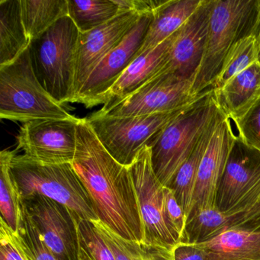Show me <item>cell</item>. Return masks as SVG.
Returning <instances> with one entry per match:
<instances>
[{
	"mask_svg": "<svg viewBox=\"0 0 260 260\" xmlns=\"http://www.w3.org/2000/svg\"><path fill=\"white\" fill-rule=\"evenodd\" d=\"M76 119H36L24 123L17 150L31 160L48 165L72 164L77 150Z\"/></svg>",
	"mask_w": 260,
	"mask_h": 260,
	"instance_id": "cell-11",
	"label": "cell"
},
{
	"mask_svg": "<svg viewBox=\"0 0 260 260\" xmlns=\"http://www.w3.org/2000/svg\"><path fill=\"white\" fill-rule=\"evenodd\" d=\"M194 80L169 74L153 79L135 93L101 115L115 117L141 116L183 109L202 95L193 94ZM209 92V91H208Z\"/></svg>",
	"mask_w": 260,
	"mask_h": 260,
	"instance_id": "cell-13",
	"label": "cell"
},
{
	"mask_svg": "<svg viewBox=\"0 0 260 260\" xmlns=\"http://www.w3.org/2000/svg\"><path fill=\"white\" fill-rule=\"evenodd\" d=\"M21 205L57 260H80V218L69 208L42 194L22 199Z\"/></svg>",
	"mask_w": 260,
	"mask_h": 260,
	"instance_id": "cell-9",
	"label": "cell"
},
{
	"mask_svg": "<svg viewBox=\"0 0 260 260\" xmlns=\"http://www.w3.org/2000/svg\"><path fill=\"white\" fill-rule=\"evenodd\" d=\"M16 151L4 150L0 153V212L1 219L17 234L21 217V199L10 168Z\"/></svg>",
	"mask_w": 260,
	"mask_h": 260,
	"instance_id": "cell-28",
	"label": "cell"
},
{
	"mask_svg": "<svg viewBox=\"0 0 260 260\" xmlns=\"http://www.w3.org/2000/svg\"><path fill=\"white\" fill-rule=\"evenodd\" d=\"M0 260H30L19 240L4 220L0 223Z\"/></svg>",
	"mask_w": 260,
	"mask_h": 260,
	"instance_id": "cell-32",
	"label": "cell"
},
{
	"mask_svg": "<svg viewBox=\"0 0 260 260\" xmlns=\"http://www.w3.org/2000/svg\"><path fill=\"white\" fill-rule=\"evenodd\" d=\"M237 135L235 124L223 114L201 161L188 219L215 209L216 193Z\"/></svg>",
	"mask_w": 260,
	"mask_h": 260,
	"instance_id": "cell-15",
	"label": "cell"
},
{
	"mask_svg": "<svg viewBox=\"0 0 260 260\" xmlns=\"http://www.w3.org/2000/svg\"><path fill=\"white\" fill-rule=\"evenodd\" d=\"M80 31L69 16L30 42V60L42 87L60 104L74 103Z\"/></svg>",
	"mask_w": 260,
	"mask_h": 260,
	"instance_id": "cell-2",
	"label": "cell"
},
{
	"mask_svg": "<svg viewBox=\"0 0 260 260\" xmlns=\"http://www.w3.org/2000/svg\"><path fill=\"white\" fill-rule=\"evenodd\" d=\"M30 45L20 0L0 1V66L14 61Z\"/></svg>",
	"mask_w": 260,
	"mask_h": 260,
	"instance_id": "cell-22",
	"label": "cell"
},
{
	"mask_svg": "<svg viewBox=\"0 0 260 260\" xmlns=\"http://www.w3.org/2000/svg\"><path fill=\"white\" fill-rule=\"evenodd\" d=\"M174 35L135 59L111 88L99 113H106L156 77L167 60Z\"/></svg>",
	"mask_w": 260,
	"mask_h": 260,
	"instance_id": "cell-18",
	"label": "cell"
},
{
	"mask_svg": "<svg viewBox=\"0 0 260 260\" xmlns=\"http://www.w3.org/2000/svg\"><path fill=\"white\" fill-rule=\"evenodd\" d=\"M259 199L260 150L237 135L216 193L215 210L237 211Z\"/></svg>",
	"mask_w": 260,
	"mask_h": 260,
	"instance_id": "cell-8",
	"label": "cell"
},
{
	"mask_svg": "<svg viewBox=\"0 0 260 260\" xmlns=\"http://www.w3.org/2000/svg\"><path fill=\"white\" fill-rule=\"evenodd\" d=\"M212 91L220 112L237 124L260 101V61Z\"/></svg>",
	"mask_w": 260,
	"mask_h": 260,
	"instance_id": "cell-19",
	"label": "cell"
},
{
	"mask_svg": "<svg viewBox=\"0 0 260 260\" xmlns=\"http://www.w3.org/2000/svg\"><path fill=\"white\" fill-rule=\"evenodd\" d=\"M141 16L134 11L121 13L107 23L92 31L80 33L74 103L94 68L105 56L121 43Z\"/></svg>",
	"mask_w": 260,
	"mask_h": 260,
	"instance_id": "cell-16",
	"label": "cell"
},
{
	"mask_svg": "<svg viewBox=\"0 0 260 260\" xmlns=\"http://www.w3.org/2000/svg\"><path fill=\"white\" fill-rule=\"evenodd\" d=\"M115 260H173V251L144 241L126 240L100 220L92 221Z\"/></svg>",
	"mask_w": 260,
	"mask_h": 260,
	"instance_id": "cell-25",
	"label": "cell"
},
{
	"mask_svg": "<svg viewBox=\"0 0 260 260\" xmlns=\"http://www.w3.org/2000/svg\"><path fill=\"white\" fill-rule=\"evenodd\" d=\"M68 16L80 33L92 31L121 13L115 0H68Z\"/></svg>",
	"mask_w": 260,
	"mask_h": 260,
	"instance_id": "cell-27",
	"label": "cell"
},
{
	"mask_svg": "<svg viewBox=\"0 0 260 260\" xmlns=\"http://www.w3.org/2000/svg\"><path fill=\"white\" fill-rule=\"evenodd\" d=\"M237 136L246 144L260 150V101L237 124Z\"/></svg>",
	"mask_w": 260,
	"mask_h": 260,
	"instance_id": "cell-33",
	"label": "cell"
},
{
	"mask_svg": "<svg viewBox=\"0 0 260 260\" xmlns=\"http://www.w3.org/2000/svg\"><path fill=\"white\" fill-rule=\"evenodd\" d=\"M257 61H260L259 45L256 33H252L242 38L231 48L210 90L223 87L231 79Z\"/></svg>",
	"mask_w": 260,
	"mask_h": 260,
	"instance_id": "cell-26",
	"label": "cell"
},
{
	"mask_svg": "<svg viewBox=\"0 0 260 260\" xmlns=\"http://www.w3.org/2000/svg\"><path fill=\"white\" fill-rule=\"evenodd\" d=\"M220 113L210 90L156 135L148 147L153 171L164 186L170 185L202 134Z\"/></svg>",
	"mask_w": 260,
	"mask_h": 260,
	"instance_id": "cell-4",
	"label": "cell"
},
{
	"mask_svg": "<svg viewBox=\"0 0 260 260\" xmlns=\"http://www.w3.org/2000/svg\"><path fill=\"white\" fill-rule=\"evenodd\" d=\"M72 166L89 193L99 220L126 240L144 241V230L129 167L103 147L86 118L77 127Z\"/></svg>",
	"mask_w": 260,
	"mask_h": 260,
	"instance_id": "cell-1",
	"label": "cell"
},
{
	"mask_svg": "<svg viewBox=\"0 0 260 260\" xmlns=\"http://www.w3.org/2000/svg\"><path fill=\"white\" fill-rule=\"evenodd\" d=\"M199 243L206 260H260V231H223Z\"/></svg>",
	"mask_w": 260,
	"mask_h": 260,
	"instance_id": "cell-20",
	"label": "cell"
},
{
	"mask_svg": "<svg viewBox=\"0 0 260 260\" xmlns=\"http://www.w3.org/2000/svg\"><path fill=\"white\" fill-rule=\"evenodd\" d=\"M153 16L154 14L141 16L121 43L103 57L91 73L74 103H81L88 109L105 104L111 88L136 58Z\"/></svg>",
	"mask_w": 260,
	"mask_h": 260,
	"instance_id": "cell-12",
	"label": "cell"
},
{
	"mask_svg": "<svg viewBox=\"0 0 260 260\" xmlns=\"http://www.w3.org/2000/svg\"><path fill=\"white\" fill-rule=\"evenodd\" d=\"M164 214L166 221L172 234L179 243L185 237L187 217L182 207L178 203L173 191L164 186Z\"/></svg>",
	"mask_w": 260,
	"mask_h": 260,
	"instance_id": "cell-31",
	"label": "cell"
},
{
	"mask_svg": "<svg viewBox=\"0 0 260 260\" xmlns=\"http://www.w3.org/2000/svg\"><path fill=\"white\" fill-rule=\"evenodd\" d=\"M0 118L28 122L36 119H76L56 102L35 75L28 48L0 66Z\"/></svg>",
	"mask_w": 260,
	"mask_h": 260,
	"instance_id": "cell-6",
	"label": "cell"
},
{
	"mask_svg": "<svg viewBox=\"0 0 260 260\" xmlns=\"http://www.w3.org/2000/svg\"><path fill=\"white\" fill-rule=\"evenodd\" d=\"M22 21L30 42L68 16V0H20Z\"/></svg>",
	"mask_w": 260,
	"mask_h": 260,
	"instance_id": "cell-24",
	"label": "cell"
},
{
	"mask_svg": "<svg viewBox=\"0 0 260 260\" xmlns=\"http://www.w3.org/2000/svg\"><path fill=\"white\" fill-rule=\"evenodd\" d=\"M173 260H206V256L199 243L180 242L173 248Z\"/></svg>",
	"mask_w": 260,
	"mask_h": 260,
	"instance_id": "cell-34",
	"label": "cell"
},
{
	"mask_svg": "<svg viewBox=\"0 0 260 260\" xmlns=\"http://www.w3.org/2000/svg\"><path fill=\"white\" fill-rule=\"evenodd\" d=\"M203 0H170L153 16L136 57L156 48L175 34L199 9Z\"/></svg>",
	"mask_w": 260,
	"mask_h": 260,
	"instance_id": "cell-21",
	"label": "cell"
},
{
	"mask_svg": "<svg viewBox=\"0 0 260 260\" xmlns=\"http://www.w3.org/2000/svg\"><path fill=\"white\" fill-rule=\"evenodd\" d=\"M129 169L142 217L144 242L173 251L179 241L172 234L166 221L164 186L153 171L148 146L141 150Z\"/></svg>",
	"mask_w": 260,
	"mask_h": 260,
	"instance_id": "cell-10",
	"label": "cell"
},
{
	"mask_svg": "<svg viewBox=\"0 0 260 260\" xmlns=\"http://www.w3.org/2000/svg\"><path fill=\"white\" fill-rule=\"evenodd\" d=\"M80 243L94 260H115L110 248L90 220L79 219Z\"/></svg>",
	"mask_w": 260,
	"mask_h": 260,
	"instance_id": "cell-30",
	"label": "cell"
},
{
	"mask_svg": "<svg viewBox=\"0 0 260 260\" xmlns=\"http://www.w3.org/2000/svg\"><path fill=\"white\" fill-rule=\"evenodd\" d=\"M260 231V199L241 209L221 213L208 210L187 220L183 243H198L223 231Z\"/></svg>",
	"mask_w": 260,
	"mask_h": 260,
	"instance_id": "cell-17",
	"label": "cell"
},
{
	"mask_svg": "<svg viewBox=\"0 0 260 260\" xmlns=\"http://www.w3.org/2000/svg\"><path fill=\"white\" fill-rule=\"evenodd\" d=\"M10 168L21 200L42 194L68 207L78 218L99 220L92 199L72 164H42L16 153Z\"/></svg>",
	"mask_w": 260,
	"mask_h": 260,
	"instance_id": "cell-5",
	"label": "cell"
},
{
	"mask_svg": "<svg viewBox=\"0 0 260 260\" xmlns=\"http://www.w3.org/2000/svg\"><path fill=\"white\" fill-rule=\"evenodd\" d=\"M222 116L223 114L220 113V115L204 132L199 138L194 150L178 170L176 176L168 186L173 191L178 203L183 209L187 219L191 212L194 188H196L201 161L206 151L213 133Z\"/></svg>",
	"mask_w": 260,
	"mask_h": 260,
	"instance_id": "cell-23",
	"label": "cell"
},
{
	"mask_svg": "<svg viewBox=\"0 0 260 260\" xmlns=\"http://www.w3.org/2000/svg\"><path fill=\"white\" fill-rule=\"evenodd\" d=\"M260 0H214L206 45L193 83L196 96L210 91L231 48L256 33Z\"/></svg>",
	"mask_w": 260,
	"mask_h": 260,
	"instance_id": "cell-3",
	"label": "cell"
},
{
	"mask_svg": "<svg viewBox=\"0 0 260 260\" xmlns=\"http://www.w3.org/2000/svg\"><path fill=\"white\" fill-rule=\"evenodd\" d=\"M191 105L173 112L141 116H109L95 112L86 120L111 156L129 167L156 135Z\"/></svg>",
	"mask_w": 260,
	"mask_h": 260,
	"instance_id": "cell-7",
	"label": "cell"
},
{
	"mask_svg": "<svg viewBox=\"0 0 260 260\" xmlns=\"http://www.w3.org/2000/svg\"><path fill=\"white\" fill-rule=\"evenodd\" d=\"M256 36H257V39H258V45H259V54H260V1H259V7H258V28H257Z\"/></svg>",
	"mask_w": 260,
	"mask_h": 260,
	"instance_id": "cell-36",
	"label": "cell"
},
{
	"mask_svg": "<svg viewBox=\"0 0 260 260\" xmlns=\"http://www.w3.org/2000/svg\"><path fill=\"white\" fill-rule=\"evenodd\" d=\"M17 234L30 260H57L22 205Z\"/></svg>",
	"mask_w": 260,
	"mask_h": 260,
	"instance_id": "cell-29",
	"label": "cell"
},
{
	"mask_svg": "<svg viewBox=\"0 0 260 260\" xmlns=\"http://www.w3.org/2000/svg\"><path fill=\"white\" fill-rule=\"evenodd\" d=\"M213 4L214 0H203L194 14L175 33L167 60L153 79L173 74L194 80L206 45Z\"/></svg>",
	"mask_w": 260,
	"mask_h": 260,
	"instance_id": "cell-14",
	"label": "cell"
},
{
	"mask_svg": "<svg viewBox=\"0 0 260 260\" xmlns=\"http://www.w3.org/2000/svg\"><path fill=\"white\" fill-rule=\"evenodd\" d=\"M80 260H94L87 250L81 244L80 248Z\"/></svg>",
	"mask_w": 260,
	"mask_h": 260,
	"instance_id": "cell-35",
	"label": "cell"
}]
</instances>
